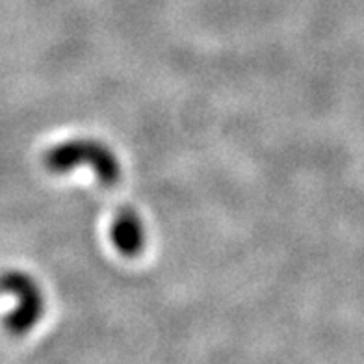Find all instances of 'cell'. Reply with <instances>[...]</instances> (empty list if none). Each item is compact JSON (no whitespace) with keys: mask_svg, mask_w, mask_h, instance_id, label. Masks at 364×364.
I'll list each match as a JSON object with an SVG mask.
<instances>
[{"mask_svg":"<svg viewBox=\"0 0 364 364\" xmlns=\"http://www.w3.org/2000/svg\"><path fill=\"white\" fill-rule=\"evenodd\" d=\"M43 166L54 175L73 171L78 166L93 169L105 186H114L121 178V162L108 145L93 138H75L45 151Z\"/></svg>","mask_w":364,"mask_h":364,"instance_id":"cell-1","label":"cell"},{"mask_svg":"<svg viewBox=\"0 0 364 364\" xmlns=\"http://www.w3.org/2000/svg\"><path fill=\"white\" fill-rule=\"evenodd\" d=\"M0 292L11 294L17 307L6 314L2 323L14 336H24L45 314V296L34 279L21 269H10L0 275Z\"/></svg>","mask_w":364,"mask_h":364,"instance_id":"cell-2","label":"cell"},{"mask_svg":"<svg viewBox=\"0 0 364 364\" xmlns=\"http://www.w3.org/2000/svg\"><path fill=\"white\" fill-rule=\"evenodd\" d=\"M110 240L115 251L123 257L134 259L144 253L147 244L145 223L134 208H119L110 223Z\"/></svg>","mask_w":364,"mask_h":364,"instance_id":"cell-3","label":"cell"}]
</instances>
